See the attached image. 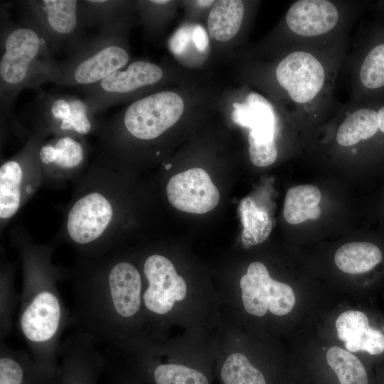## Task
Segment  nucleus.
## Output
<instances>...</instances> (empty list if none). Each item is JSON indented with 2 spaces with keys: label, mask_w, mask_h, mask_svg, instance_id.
Segmentation results:
<instances>
[{
  "label": "nucleus",
  "mask_w": 384,
  "mask_h": 384,
  "mask_svg": "<svg viewBox=\"0 0 384 384\" xmlns=\"http://www.w3.org/2000/svg\"><path fill=\"white\" fill-rule=\"evenodd\" d=\"M143 288L140 271L126 260L87 273L76 282L68 326L109 349L144 336Z\"/></svg>",
  "instance_id": "nucleus-1"
},
{
  "label": "nucleus",
  "mask_w": 384,
  "mask_h": 384,
  "mask_svg": "<svg viewBox=\"0 0 384 384\" xmlns=\"http://www.w3.org/2000/svg\"><path fill=\"white\" fill-rule=\"evenodd\" d=\"M20 295L17 326L29 353L43 369L59 372L60 338L70 312L56 287L55 275L41 256H28Z\"/></svg>",
  "instance_id": "nucleus-2"
},
{
  "label": "nucleus",
  "mask_w": 384,
  "mask_h": 384,
  "mask_svg": "<svg viewBox=\"0 0 384 384\" xmlns=\"http://www.w3.org/2000/svg\"><path fill=\"white\" fill-rule=\"evenodd\" d=\"M0 59L1 105H9L18 93L50 82L57 63L46 38L24 24L11 27L2 37Z\"/></svg>",
  "instance_id": "nucleus-3"
},
{
  "label": "nucleus",
  "mask_w": 384,
  "mask_h": 384,
  "mask_svg": "<svg viewBox=\"0 0 384 384\" xmlns=\"http://www.w3.org/2000/svg\"><path fill=\"white\" fill-rule=\"evenodd\" d=\"M124 366L107 363L142 384H211V373L204 362L174 360L164 353L159 341L148 338H137L115 349Z\"/></svg>",
  "instance_id": "nucleus-4"
},
{
  "label": "nucleus",
  "mask_w": 384,
  "mask_h": 384,
  "mask_svg": "<svg viewBox=\"0 0 384 384\" xmlns=\"http://www.w3.org/2000/svg\"><path fill=\"white\" fill-rule=\"evenodd\" d=\"M142 300L146 319L144 336L160 341L161 333L176 311L187 304L189 294L187 282L174 263L166 256L153 253L144 261Z\"/></svg>",
  "instance_id": "nucleus-5"
},
{
  "label": "nucleus",
  "mask_w": 384,
  "mask_h": 384,
  "mask_svg": "<svg viewBox=\"0 0 384 384\" xmlns=\"http://www.w3.org/2000/svg\"><path fill=\"white\" fill-rule=\"evenodd\" d=\"M129 58L127 51L114 42L112 27L105 28L92 42L82 43L67 62L57 64L50 82L82 87L92 85L121 70Z\"/></svg>",
  "instance_id": "nucleus-6"
},
{
  "label": "nucleus",
  "mask_w": 384,
  "mask_h": 384,
  "mask_svg": "<svg viewBox=\"0 0 384 384\" xmlns=\"http://www.w3.org/2000/svg\"><path fill=\"white\" fill-rule=\"evenodd\" d=\"M26 24L39 32L50 48L73 43L74 50L82 42L80 38L82 22L86 21L82 2L76 0L26 1Z\"/></svg>",
  "instance_id": "nucleus-7"
},
{
  "label": "nucleus",
  "mask_w": 384,
  "mask_h": 384,
  "mask_svg": "<svg viewBox=\"0 0 384 384\" xmlns=\"http://www.w3.org/2000/svg\"><path fill=\"white\" fill-rule=\"evenodd\" d=\"M240 297L245 312L263 317L268 312L277 316L289 314L295 304L293 289L270 275L267 267L260 262L250 263L240 279Z\"/></svg>",
  "instance_id": "nucleus-8"
},
{
  "label": "nucleus",
  "mask_w": 384,
  "mask_h": 384,
  "mask_svg": "<svg viewBox=\"0 0 384 384\" xmlns=\"http://www.w3.org/2000/svg\"><path fill=\"white\" fill-rule=\"evenodd\" d=\"M183 110V101L178 94L159 92L131 104L124 112L122 122L134 138L151 140L172 127Z\"/></svg>",
  "instance_id": "nucleus-9"
},
{
  "label": "nucleus",
  "mask_w": 384,
  "mask_h": 384,
  "mask_svg": "<svg viewBox=\"0 0 384 384\" xmlns=\"http://www.w3.org/2000/svg\"><path fill=\"white\" fill-rule=\"evenodd\" d=\"M162 77L163 70L159 65L134 61L127 70H117L95 85L83 87L84 100L93 112L101 111L112 106L119 96L155 84Z\"/></svg>",
  "instance_id": "nucleus-10"
},
{
  "label": "nucleus",
  "mask_w": 384,
  "mask_h": 384,
  "mask_svg": "<svg viewBox=\"0 0 384 384\" xmlns=\"http://www.w3.org/2000/svg\"><path fill=\"white\" fill-rule=\"evenodd\" d=\"M276 78L297 104H306L319 94L325 82L321 63L313 54L296 50L286 55L277 65Z\"/></svg>",
  "instance_id": "nucleus-11"
},
{
  "label": "nucleus",
  "mask_w": 384,
  "mask_h": 384,
  "mask_svg": "<svg viewBox=\"0 0 384 384\" xmlns=\"http://www.w3.org/2000/svg\"><path fill=\"white\" fill-rule=\"evenodd\" d=\"M167 198L176 209L203 214L214 209L220 193L209 174L203 169L193 168L173 176L166 186Z\"/></svg>",
  "instance_id": "nucleus-12"
},
{
  "label": "nucleus",
  "mask_w": 384,
  "mask_h": 384,
  "mask_svg": "<svg viewBox=\"0 0 384 384\" xmlns=\"http://www.w3.org/2000/svg\"><path fill=\"white\" fill-rule=\"evenodd\" d=\"M113 215L112 205L102 193L92 192L79 198L69 211L67 231L80 245L95 242L104 233Z\"/></svg>",
  "instance_id": "nucleus-13"
},
{
  "label": "nucleus",
  "mask_w": 384,
  "mask_h": 384,
  "mask_svg": "<svg viewBox=\"0 0 384 384\" xmlns=\"http://www.w3.org/2000/svg\"><path fill=\"white\" fill-rule=\"evenodd\" d=\"M335 326L347 351L366 352L373 356L384 353V327L370 325L364 311L353 309L341 313Z\"/></svg>",
  "instance_id": "nucleus-14"
},
{
  "label": "nucleus",
  "mask_w": 384,
  "mask_h": 384,
  "mask_svg": "<svg viewBox=\"0 0 384 384\" xmlns=\"http://www.w3.org/2000/svg\"><path fill=\"white\" fill-rule=\"evenodd\" d=\"M339 14L336 6L326 0H299L286 14L288 28L295 34L314 37L324 34L336 26Z\"/></svg>",
  "instance_id": "nucleus-15"
},
{
  "label": "nucleus",
  "mask_w": 384,
  "mask_h": 384,
  "mask_svg": "<svg viewBox=\"0 0 384 384\" xmlns=\"http://www.w3.org/2000/svg\"><path fill=\"white\" fill-rule=\"evenodd\" d=\"M0 384H60V375L41 368L29 353L0 341Z\"/></svg>",
  "instance_id": "nucleus-16"
},
{
  "label": "nucleus",
  "mask_w": 384,
  "mask_h": 384,
  "mask_svg": "<svg viewBox=\"0 0 384 384\" xmlns=\"http://www.w3.org/2000/svg\"><path fill=\"white\" fill-rule=\"evenodd\" d=\"M39 112L62 130L85 134L92 128L90 115L93 112L85 100L74 96L53 95L41 99Z\"/></svg>",
  "instance_id": "nucleus-17"
},
{
  "label": "nucleus",
  "mask_w": 384,
  "mask_h": 384,
  "mask_svg": "<svg viewBox=\"0 0 384 384\" xmlns=\"http://www.w3.org/2000/svg\"><path fill=\"white\" fill-rule=\"evenodd\" d=\"M233 107V121L241 126L251 128L248 137L260 143L274 139L272 107L262 96L250 93L246 103L235 102Z\"/></svg>",
  "instance_id": "nucleus-18"
},
{
  "label": "nucleus",
  "mask_w": 384,
  "mask_h": 384,
  "mask_svg": "<svg viewBox=\"0 0 384 384\" xmlns=\"http://www.w3.org/2000/svg\"><path fill=\"white\" fill-rule=\"evenodd\" d=\"M320 190L314 185H301L289 188L285 196L283 215L292 225L317 219L321 215Z\"/></svg>",
  "instance_id": "nucleus-19"
},
{
  "label": "nucleus",
  "mask_w": 384,
  "mask_h": 384,
  "mask_svg": "<svg viewBox=\"0 0 384 384\" xmlns=\"http://www.w3.org/2000/svg\"><path fill=\"white\" fill-rule=\"evenodd\" d=\"M383 260L380 248L368 242H353L340 247L334 262L343 272L358 274L370 272Z\"/></svg>",
  "instance_id": "nucleus-20"
},
{
  "label": "nucleus",
  "mask_w": 384,
  "mask_h": 384,
  "mask_svg": "<svg viewBox=\"0 0 384 384\" xmlns=\"http://www.w3.org/2000/svg\"><path fill=\"white\" fill-rule=\"evenodd\" d=\"M244 16V5L239 0H220L215 2L208 18L210 37L228 41L238 32Z\"/></svg>",
  "instance_id": "nucleus-21"
},
{
  "label": "nucleus",
  "mask_w": 384,
  "mask_h": 384,
  "mask_svg": "<svg viewBox=\"0 0 384 384\" xmlns=\"http://www.w3.org/2000/svg\"><path fill=\"white\" fill-rule=\"evenodd\" d=\"M220 384H267L263 373L243 353L226 354L218 368Z\"/></svg>",
  "instance_id": "nucleus-22"
},
{
  "label": "nucleus",
  "mask_w": 384,
  "mask_h": 384,
  "mask_svg": "<svg viewBox=\"0 0 384 384\" xmlns=\"http://www.w3.org/2000/svg\"><path fill=\"white\" fill-rule=\"evenodd\" d=\"M379 129L378 112L361 108L351 112L339 126L336 139L342 146H351L372 137Z\"/></svg>",
  "instance_id": "nucleus-23"
},
{
  "label": "nucleus",
  "mask_w": 384,
  "mask_h": 384,
  "mask_svg": "<svg viewBox=\"0 0 384 384\" xmlns=\"http://www.w3.org/2000/svg\"><path fill=\"white\" fill-rule=\"evenodd\" d=\"M23 172L16 161H8L0 168V218L6 220L17 212L20 206V184Z\"/></svg>",
  "instance_id": "nucleus-24"
},
{
  "label": "nucleus",
  "mask_w": 384,
  "mask_h": 384,
  "mask_svg": "<svg viewBox=\"0 0 384 384\" xmlns=\"http://www.w3.org/2000/svg\"><path fill=\"white\" fill-rule=\"evenodd\" d=\"M326 358L337 375L339 384H369L364 365L351 352L338 346H332L328 350Z\"/></svg>",
  "instance_id": "nucleus-25"
},
{
  "label": "nucleus",
  "mask_w": 384,
  "mask_h": 384,
  "mask_svg": "<svg viewBox=\"0 0 384 384\" xmlns=\"http://www.w3.org/2000/svg\"><path fill=\"white\" fill-rule=\"evenodd\" d=\"M240 210L243 225L242 243L250 246L265 241L272 228L267 213L258 208L250 198L242 201Z\"/></svg>",
  "instance_id": "nucleus-26"
},
{
  "label": "nucleus",
  "mask_w": 384,
  "mask_h": 384,
  "mask_svg": "<svg viewBox=\"0 0 384 384\" xmlns=\"http://www.w3.org/2000/svg\"><path fill=\"white\" fill-rule=\"evenodd\" d=\"M44 164H55L63 169H73L81 164L84 157L81 144L71 137L64 136L55 145L43 146L38 153Z\"/></svg>",
  "instance_id": "nucleus-27"
},
{
  "label": "nucleus",
  "mask_w": 384,
  "mask_h": 384,
  "mask_svg": "<svg viewBox=\"0 0 384 384\" xmlns=\"http://www.w3.org/2000/svg\"><path fill=\"white\" fill-rule=\"evenodd\" d=\"M363 85L376 89L384 85V43L374 47L365 58L359 72Z\"/></svg>",
  "instance_id": "nucleus-28"
},
{
  "label": "nucleus",
  "mask_w": 384,
  "mask_h": 384,
  "mask_svg": "<svg viewBox=\"0 0 384 384\" xmlns=\"http://www.w3.org/2000/svg\"><path fill=\"white\" fill-rule=\"evenodd\" d=\"M249 156L252 163L259 167L272 164L277 157V147L274 139L260 143L248 137Z\"/></svg>",
  "instance_id": "nucleus-29"
},
{
  "label": "nucleus",
  "mask_w": 384,
  "mask_h": 384,
  "mask_svg": "<svg viewBox=\"0 0 384 384\" xmlns=\"http://www.w3.org/2000/svg\"><path fill=\"white\" fill-rule=\"evenodd\" d=\"M193 27H181L170 39L169 46L174 54L180 55L185 52L189 41L192 40Z\"/></svg>",
  "instance_id": "nucleus-30"
},
{
  "label": "nucleus",
  "mask_w": 384,
  "mask_h": 384,
  "mask_svg": "<svg viewBox=\"0 0 384 384\" xmlns=\"http://www.w3.org/2000/svg\"><path fill=\"white\" fill-rule=\"evenodd\" d=\"M192 41L199 51L203 52L208 48L209 40L206 31L201 26L196 25L193 27Z\"/></svg>",
  "instance_id": "nucleus-31"
},
{
  "label": "nucleus",
  "mask_w": 384,
  "mask_h": 384,
  "mask_svg": "<svg viewBox=\"0 0 384 384\" xmlns=\"http://www.w3.org/2000/svg\"><path fill=\"white\" fill-rule=\"evenodd\" d=\"M106 369H109L110 373H112L110 375H112L114 384H142L137 380L116 368L107 367Z\"/></svg>",
  "instance_id": "nucleus-32"
},
{
  "label": "nucleus",
  "mask_w": 384,
  "mask_h": 384,
  "mask_svg": "<svg viewBox=\"0 0 384 384\" xmlns=\"http://www.w3.org/2000/svg\"><path fill=\"white\" fill-rule=\"evenodd\" d=\"M379 129L384 133V106L378 112Z\"/></svg>",
  "instance_id": "nucleus-33"
},
{
  "label": "nucleus",
  "mask_w": 384,
  "mask_h": 384,
  "mask_svg": "<svg viewBox=\"0 0 384 384\" xmlns=\"http://www.w3.org/2000/svg\"><path fill=\"white\" fill-rule=\"evenodd\" d=\"M213 2V1H197L196 3L201 6H208L212 4Z\"/></svg>",
  "instance_id": "nucleus-34"
},
{
  "label": "nucleus",
  "mask_w": 384,
  "mask_h": 384,
  "mask_svg": "<svg viewBox=\"0 0 384 384\" xmlns=\"http://www.w3.org/2000/svg\"><path fill=\"white\" fill-rule=\"evenodd\" d=\"M151 3L153 4H166L168 2H169V1L168 0H155V1H151Z\"/></svg>",
  "instance_id": "nucleus-35"
},
{
  "label": "nucleus",
  "mask_w": 384,
  "mask_h": 384,
  "mask_svg": "<svg viewBox=\"0 0 384 384\" xmlns=\"http://www.w3.org/2000/svg\"><path fill=\"white\" fill-rule=\"evenodd\" d=\"M171 166V164H166V169H169Z\"/></svg>",
  "instance_id": "nucleus-36"
}]
</instances>
